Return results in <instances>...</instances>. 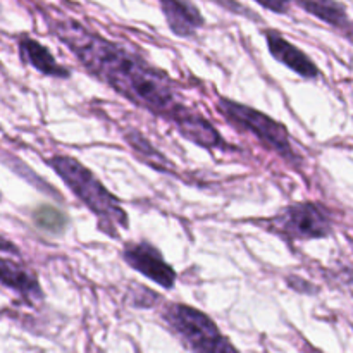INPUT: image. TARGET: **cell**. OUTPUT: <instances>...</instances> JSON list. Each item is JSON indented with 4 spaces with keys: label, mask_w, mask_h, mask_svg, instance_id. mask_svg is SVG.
<instances>
[{
    "label": "cell",
    "mask_w": 353,
    "mask_h": 353,
    "mask_svg": "<svg viewBox=\"0 0 353 353\" xmlns=\"http://www.w3.org/2000/svg\"><path fill=\"white\" fill-rule=\"evenodd\" d=\"M50 28L93 76L134 105L165 117L171 123H176L188 110L171 79L152 68L137 52L88 31L72 19L52 21Z\"/></svg>",
    "instance_id": "6da1fadb"
},
{
    "label": "cell",
    "mask_w": 353,
    "mask_h": 353,
    "mask_svg": "<svg viewBox=\"0 0 353 353\" xmlns=\"http://www.w3.org/2000/svg\"><path fill=\"white\" fill-rule=\"evenodd\" d=\"M47 164L61 176L71 192L95 214L103 233L112 238H119L117 231L126 230L130 226L128 214L119 200L102 185V181L86 165L69 155H54L48 159Z\"/></svg>",
    "instance_id": "7a4b0ae2"
},
{
    "label": "cell",
    "mask_w": 353,
    "mask_h": 353,
    "mask_svg": "<svg viewBox=\"0 0 353 353\" xmlns=\"http://www.w3.org/2000/svg\"><path fill=\"white\" fill-rule=\"evenodd\" d=\"M164 319L192 353H240L209 316L193 307L172 303L164 310Z\"/></svg>",
    "instance_id": "3957f363"
},
{
    "label": "cell",
    "mask_w": 353,
    "mask_h": 353,
    "mask_svg": "<svg viewBox=\"0 0 353 353\" xmlns=\"http://www.w3.org/2000/svg\"><path fill=\"white\" fill-rule=\"evenodd\" d=\"M217 109L226 119L236 124L238 128L254 133L269 150H274L276 154H279L290 162L299 161V155L293 150L285 124L278 123L276 119L252 109V107L230 99H219Z\"/></svg>",
    "instance_id": "277c9868"
},
{
    "label": "cell",
    "mask_w": 353,
    "mask_h": 353,
    "mask_svg": "<svg viewBox=\"0 0 353 353\" xmlns=\"http://www.w3.org/2000/svg\"><path fill=\"white\" fill-rule=\"evenodd\" d=\"M269 230L286 240H317L333 233V219L321 203L303 202L283 209L269 221Z\"/></svg>",
    "instance_id": "5b68a950"
},
{
    "label": "cell",
    "mask_w": 353,
    "mask_h": 353,
    "mask_svg": "<svg viewBox=\"0 0 353 353\" xmlns=\"http://www.w3.org/2000/svg\"><path fill=\"white\" fill-rule=\"evenodd\" d=\"M123 257L130 268L143 274L150 281L157 283L165 290H171L176 283V272L164 261L161 252L148 241L128 243L123 250Z\"/></svg>",
    "instance_id": "8992f818"
},
{
    "label": "cell",
    "mask_w": 353,
    "mask_h": 353,
    "mask_svg": "<svg viewBox=\"0 0 353 353\" xmlns=\"http://www.w3.org/2000/svg\"><path fill=\"white\" fill-rule=\"evenodd\" d=\"M265 41H268V48L272 57L281 62V64H285L288 69L295 71L296 74L305 79H314L319 76V69L314 64L312 59L305 52L290 43L281 33L274 30H268L265 31Z\"/></svg>",
    "instance_id": "52a82bcc"
},
{
    "label": "cell",
    "mask_w": 353,
    "mask_h": 353,
    "mask_svg": "<svg viewBox=\"0 0 353 353\" xmlns=\"http://www.w3.org/2000/svg\"><path fill=\"white\" fill-rule=\"evenodd\" d=\"M165 21L176 37L188 38L203 26V16L190 0H159Z\"/></svg>",
    "instance_id": "ba28073f"
},
{
    "label": "cell",
    "mask_w": 353,
    "mask_h": 353,
    "mask_svg": "<svg viewBox=\"0 0 353 353\" xmlns=\"http://www.w3.org/2000/svg\"><path fill=\"white\" fill-rule=\"evenodd\" d=\"M0 285L7 286L31 303L43 299L37 276L10 259H0Z\"/></svg>",
    "instance_id": "9c48e42d"
},
{
    "label": "cell",
    "mask_w": 353,
    "mask_h": 353,
    "mask_svg": "<svg viewBox=\"0 0 353 353\" xmlns=\"http://www.w3.org/2000/svg\"><path fill=\"white\" fill-rule=\"evenodd\" d=\"M176 128L179 133L185 138H188L193 143L200 145L203 148H226V141L221 138L219 131L209 123L203 116L193 112V110H186L178 121H176Z\"/></svg>",
    "instance_id": "30bf717a"
},
{
    "label": "cell",
    "mask_w": 353,
    "mask_h": 353,
    "mask_svg": "<svg viewBox=\"0 0 353 353\" xmlns=\"http://www.w3.org/2000/svg\"><path fill=\"white\" fill-rule=\"evenodd\" d=\"M19 55L21 61H23L24 64H30L31 68H34L38 72H41V74L61 79H65L71 76V72L65 68H62V65L55 61L52 52L48 50L45 45H41L40 41L31 40V38L28 37L21 38Z\"/></svg>",
    "instance_id": "8fae6325"
},
{
    "label": "cell",
    "mask_w": 353,
    "mask_h": 353,
    "mask_svg": "<svg viewBox=\"0 0 353 353\" xmlns=\"http://www.w3.org/2000/svg\"><path fill=\"white\" fill-rule=\"evenodd\" d=\"M296 2L305 12L312 14L330 26L345 31L347 38H350V17H348L347 7L343 3L338 0H296Z\"/></svg>",
    "instance_id": "7c38bea8"
},
{
    "label": "cell",
    "mask_w": 353,
    "mask_h": 353,
    "mask_svg": "<svg viewBox=\"0 0 353 353\" xmlns=\"http://www.w3.org/2000/svg\"><path fill=\"white\" fill-rule=\"evenodd\" d=\"M33 221L40 230L50 234H61L68 228V216L52 205H40L34 209Z\"/></svg>",
    "instance_id": "4fadbf2b"
},
{
    "label": "cell",
    "mask_w": 353,
    "mask_h": 353,
    "mask_svg": "<svg viewBox=\"0 0 353 353\" xmlns=\"http://www.w3.org/2000/svg\"><path fill=\"white\" fill-rule=\"evenodd\" d=\"M126 140L130 141V145L133 147V150L137 152L141 159H143L145 164H150L152 168L159 169V171H165V169H168V165H169L168 159H165L162 154H159V152L155 150V148L152 147L147 140H145V138H141L140 133L133 131V133L128 134Z\"/></svg>",
    "instance_id": "5bb4252c"
},
{
    "label": "cell",
    "mask_w": 353,
    "mask_h": 353,
    "mask_svg": "<svg viewBox=\"0 0 353 353\" xmlns=\"http://www.w3.org/2000/svg\"><path fill=\"white\" fill-rule=\"evenodd\" d=\"M257 3H261L265 9L272 10V12L285 14L290 10V6H292V0H255Z\"/></svg>",
    "instance_id": "9a60e30c"
},
{
    "label": "cell",
    "mask_w": 353,
    "mask_h": 353,
    "mask_svg": "<svg viewBox=\"0 0 353 353\" xmlns=\"http://www.w3.org/2000/svg\"><path fill=\"white\" fill-rule=\"evenodd\" d=\"M0 252H6V254H14V255L19 254V250H17L16 245L10 243V241L6 240L3 236H0Z\"/></svg>",
    "instance_id": "2e32d148"
},
{
    "label": "cell",
    "mask_w": 353,
    "mask_h": 353,
    "mask_svg": "<svg viewBox=\"0 0 353 353\" xmlns=\"http://www.w3.org/2000/svg\"><path fill=\"white\" fill-rule=\"evenodd\" d=\"M0 199H2V195H0Z\"/></svg>",
    "instance_id": "e0dca14e"
}]
</instances>
